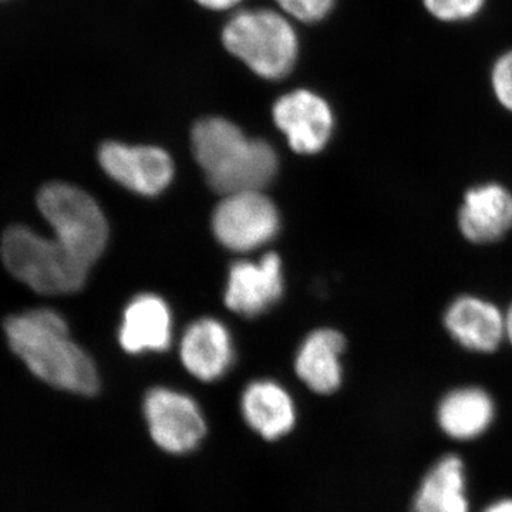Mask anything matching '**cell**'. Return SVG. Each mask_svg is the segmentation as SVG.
<instances>
[{
	"instance_id": "obj_8",
	"label": "cell",
	"mask_w": 512,
	"mask_h": 512,
	"mask_svg": "<svg viewBox=\"0 0 512 512\" xmlns=\"http://www.w3.org/2000/svg\"><path fill=\"white\" fill-rule=\"evenodd\" d=\"M144 413L151 437L167 453L194 450L205 436V420L200 407L183 393L157 387L147 394Z\"/></svg>"
},
{
	"instance_id": "obj_23",
	"label": "cell",
	"mask_w": 512,
	"mask_h": 512,
	"mask_svg": "<svg viewBox=\"0 0 512 512\" xmlns=\"http://www.w3.org/2000/svg\"><path fill=\"white\" fill-rule=\"evenodd\" d=\"M483 512H512V498L495 501V503L488 505Z\"/></svg>"
},
{
	"instance_id": "obj_4",
	"label": "cell",
	"mask_w": 512,
	"mask_h": 512,
	"mask_svg": "<svg viewBox=\"0 0 512 512\" xmlns=\"http://www.w3.org/2000/svg\"><path fill=\"white\" fill-rule=\"evenodd\" d=\"M0 254L10 274L43 295L79 292L90 272V266L62 241L42 237L23 225L3 232Z\"/></svg>"
},
{
	"instance_id": "obj_16",
	"label": "cell",
	"mask_w": 512,
	"mask_h": 512,
	"mask_svg": "<svg viewBox=\"0 0 512 512\" xmlns=\"http://www.w3.org/2000/svg\"><path fill=\"white\" fill-rule=\"evenodd\" d=\"M495 416L493 397L480 387H461L443 397L437 421L448 437L474 440L490 429Z\"/></svg>"
},
{
	"instance_id": "obj_13",
	"label": "cell",
	"mask_w": 512,
	"mask_h": 512,
	"mask_svg": "<svg viewBox=\"0 0 512 512\" xmlns=\"http://www.w3.org/2000/svg\"><path fill=\"white\" fill-rule=\"evenodd\" d=\"M173 339L170 306L153 293L137 295L124 309L119 329L121 348L131 355L164 352Z\"/></svg>"
},
{
	"instance_id": "obj_12",
	"label": "cell",
	"mask_w": 512,
	"mask_h": 512,
	"mask_svg": "<svg viewBox=\"0 0 512 512\" xmlns=\"http://www.w3.org/2000/svg\"><path fill=\"white\" fill-rule=\"evenodd\" d=\"M444 326L464 349L493 353L505 339V315L494 303L464 295L448 306Z\"/></svg>"
},
{
	"instance_id": "obj_10",
	"label": "cell",
	"mask_w": 512,
	"mask_h": 512,
	"mask_svg": "<svg viewBox=\"0 0 512 512\" xmlns=\"http://www.w3.org/2000/svg\"><path fill=\"white\" fill-rule=\"evenodd\" d=\"M284 295L282 261L274 252L259 261H238L229 269L225 305L245 318L268 311Z\"/></svg>"
},
{
	"instance_id": "obj_20",
	"label": "cell",
	"mask_w": 512,
	"mask_h": 512,
	"mask_svg": "<svg viewBox=\"0 0 512 512\" xmlns=\"http://www.w3.org/2000/svg\"><path fill=\"white\" fill-rule=\"evenodd\" d=\"M487 82L495 103L512 114V43L501 47L491 56Z\"/></svg>"
},
{
	"instance_id": "obj_11",
	"label": "cell",
	"mask_w": 512,
	"mask_h": 512,
	"mask_svg": "<svg viewBox=\"0 0 512 512\" xmlns=\"http://www.w3.org/2000/svg\"><path fill=\"white\" fill-rule=\"evenodd\" d=\"M461 234L474 244H493L512 229V192L490 183L471 188L458 212Z\"/></svg>"
},
{
	"instance_id": "obj_21",
	"label": "cell",
	"mask_w": 512,
	"mask_h": 512,
	"mask_svg": "<svg viewBox=\"0 0 512 512\" xmlns=\"http://www.w3.org/2000/svg\"><path fill=\"white\" fill-rule=\"evenodd\" d=\"M275 2L289 19L316 25L330 18L339 0H275Z\"/></svg>"
},
{
	"instance_id": "obj_14",
	"label": "cell",
	"mask_w": 512,
	"mask_h": 512,
	"mask_svg": "<svg viewBox=\"0 0 512 512\" xmlns=\"http://www.w3.org/2000/svg\"><path fill=\"white\" fill-rule=\"evenodd\" d=\"M180 356L185 369L202 382L220 379L234 359L231 335L220 320H197L185 330Z\"/></svg>"
},
{
	"instance_id": "obj_17",
	"label": "cell",
	"mask_w": 512,
	"mask_h": 512,
	"mask_svg": "<svg viewBox=\"0 0 512 512\" xmlns=\"http://www.w3.org/2000/svg\"><path fill=\"white\" fill-rule=\"evenodd\" d=\"M242 414L252 430L266 440L285 436L295 426V406L279 384L261 380L249 384L242 396Z\"/></svg>"
},
{
	"instance_id": "obj_3",
	"label": "cell",
	"mask_w": 512,
	"mask_h": 512,
	"mask_svg": "<svg viewBox=\"0 0 512 512\" xmlns=\"http://www.w3.org/2000/svg\"><path fill=\"white\" fill-rule=\"evenodd\" d=\"M222 45L256 76L284 79L298 62V32L292 19L274 9L241 10L228 20Z\"/></svg>"
},
{
	"instance_id": "obj_9",
	"label": "cell",
	"mask_w": 512,
	"mask_h": 512,
	"mask_svg": "<svg viewBox=\"0 0 512 512\" xmlns=\"http://www.w3.org/2000/svg\"><path fill=\"white\" fill-rule=\"evenodd\" d=\"M99 163L111 180L144 197L161 194L174 177L173 158L158 147L109 141L100 147Z\"/></svg>"
},
{
	"instance_id": "obj_5",
	"label": "cell",
	"mask_w": 512,
	"mask_h": 512,
	"mask_svg": "<svg viewBox=\"0 0 512 512\" xmlns=\"http://www.w3.org/2000/svg\"><path fill=\"white\" fill-rule=\"evenodd\" d=\"M37 207L55 237L92 268L109 241V224L93 197L64 183H50L37 194Z\"/></svg>"
},
{
	"instance_id": "obj_19",
	"label": "cell",
	"mask_w": 512,
	"mask_h": 512,
	"mask_svg": "<svg viewBox=\"0 0 512 512\" xmlns=\"http://www.w3.org/2000/svg\"><path fill=\"white\" fill-rule=\"evenodd\" d=\"M423 15L444 29H466L487 15L493 0H417Z\"/></svg>"
},
{
	"instance_id": "obj_6",
	"label": "cell",
	"mask_w": 512,
	"mask_h": 512,
	"mask_svg": "<svg viewBox=\"0 0 512 512\" xmlns=\"http://www.w3.org/2000/svg\"><path fill=\"white\" fill-rule=\"evenodd\" d=\"M279 229L278 208L262 191L225 195L212 215L215 238L229 251H255L271 242Z\"/></svg>"
},
{
	"instance_id": "obj_1",
	"label": "cell",
	"mask_w": 512,
	"mask_h": 512,
	"mask_svg": "<svg viewBox=\"0 0 512 512\" xmlns=\"http://www.w3.org/2000/svg\"><path fill=\"white\" fill-rule=\"evenodd\" d=\"M5 333L13 352L43 382L84 396L99 390L92 357L70 338L69 326L59 313L40 308L9 316Z\"/></svg>"
},
{
	"instance_id": "obj_15",
	"label": "cell",
	"mask_w": 512,
	"mask_h": 512,
	"mask_svg": "<svg viewBox=\"0 0 512 512\" xmlns=\"http://www.w3.org/2000/svg\"><path fill=\"white\" fill-rule=\"evenodd\" d=\"M346 340L335 329H318L303 340L295 369L303 383L319 394L336 392L342 384Z\"/></svg>"
},
{
	"instance_id": "obj_7",
	"label": "cell",
	"mask_w": 512,
	"mask_h": 512,
	"mask_svg": "<svg viewBox=\"0 0 512 512\" xmlns=\"http://www.w3.org/2000/svg\"><path fill=\"white\" fill-rule=\"evenodd\" d=\"M272 117L298 154H318L335 130V111L325 97L308 89L292 90L275 101Z\"/></svg>"
},
{
	"instance_id": "obj_2",
	"label": "cell",
	"mask_w": 512,
	"mask_h": 512,
	"mask_svg": "<svg viewBox=\"0 0 512 512\" xmlns=\"http://www.w3.org/2000/svg\"><path fill=\"white\" fill-rule=\"evenodd\" d=\"M191 140L208 184L220 194L262 191L278 173L274 148L259 138H248L229 120L208 117L198 121Z\"/></svg>"
},
{
	"instance_id": "obj_22",
	"label": "cell",
	"mask_w": 512,
	"mask_h": 512,
	"mask_svg": "<svg viewBox=\"0 0 512 512\" xmlns=\"http://www.w3.org/2000/svg\"><path fill=\"white\" fill-rule=\"evenodd\" d=\"M195 2L202 6V8L222 12V10L237 8L242 0H195Z\"/></svg>"
},
{
	"instance_id": "obj_18",
	"label": "cell",
	"mask_w": 512,
	"mask_h": 512,
	"mask_svg": "<svg viewBox=\"0 0 512 512\" xmlns=\"http://www.w3.org/2000/svg\"><path fill=\"white\" fill-rule=\"evenodd\" d=\"M413 512H470L466 471L460 457L450 454L434 464L417 490Z\"/></svg>"
},
{
	"instance_id": "obj_24",
	"label": "cell",
	"mask_w": 512,
	"mask_h": 512,
	"mask_svg": "<svg viewBox=\"0 0 512 512\" xmlns=\"http://www.w3.org/2000/svg\"><path fill=\"white\" fill-rule=\"evenodd\" d=\"M505 338L510 340L512 345V305L508 312L505 313Z\"/></svg>"
}]
</instances>
